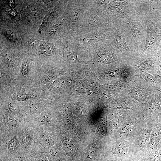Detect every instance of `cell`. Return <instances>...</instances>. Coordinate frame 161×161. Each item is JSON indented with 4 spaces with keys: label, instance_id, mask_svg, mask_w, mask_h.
Listing matches in <instances>:
<instances>
[{
    "label": "cell",
    "instance_id": "1",
    "mask_svg": "<svg viewBox=\"0 0 161 161\" xmlns=\"http://www.w3.org/2000/svg\"><path fill=\"white\" fill-rule=\"evenodd\" d=\"M135 11V0H110L104 17L111 28H124Z\"/></svg>",
    "mask_w": 161,
    "mask_h": 161
},
{
    "label": "cell",
    "instance_id": "2",
    "mask_svg": "<svg viewBox=\"0 0 161 161\" xmlns=\"http://www.w3.org/2000/svg\"><path fill=\"white\" fill-rule=\"evenodd\" d=\"M26 117L25 114L18 110L0 105V145L14 136Z\"/></svg>",
    "mask_w": 161,
    "mask_h": 161
},
{
    "label": "cell",
    "instance_id": "3",
    "mask_svg": "<svg viewBox=\"0 0 161 161\" xmlns=\"http://www.w3.org/2000/svg\"><path fill=\"white\" fill-rule=\"evenodd\" d=\"M147 19L145 16L135 13L124 28L129 27L131 30V37L129 47L132 52L138 53L139 50L144 49L147 34L145 23Z\"/></svg>",
    "mask_w": 161,
    "mask_h": 161
},
{
    "label": "cell",
    "instance_id": "4",
    "mask_svg": "<svg viewBox=\"0 0 161 161\" xmlns=\"http://www.w3.org/2000/svg\"><path fill=\"white\" fill-rule=\"evenodd\" d=\"M115 30L112 28H106L87 33L76 32L69 37L68 39L77 46L89 51L96 44L109 39Z\"/></svg>",
    "mask_w": 161,
    "mask_h": 161
},
{
    "label": "cell",
    "instance_id": "5",
    "mask_svg": "<svg viewBox=\"0 0 161 161\" xmlns=\"http://www.w3.org/2000/svg\"><path fill=\"white\" fill-rule=\"evenodd\" d=\"M89 7V0L67 1L65 13L67 16L68 36L76 33L81 27L85 13Z\"/></svg>",
    "mask_w": 161,
    "mask_h": 161
},
{
    "label": "cell",
    "instance_id": "6",
    "mask_svg": "<svg viewBox=\"0 0 161 161\" xmlns=\"http://www.w3.org/2000/svg\"><path fill=\"white\" fill-rule=\"evenodd\" d=\"M106 28L111 27L104 18V15L99 13L89 6L85 13L82 25L76 32L87 33Z\"/></svg>",
    "mask_w": 161,
    "mask_h": 161
},
{
    "label": "cell",
    "instance_id": "7",
    "mask_svg": "<svg viewBox=\"0 0 161 161\" xmlns=\"http://www.w3.org/2000/svg\"><path fill=\"white\" fill-rule=\"evenodd\" d=\"M116 50L106 41L96 44L89 50L93 63L105 64L118 61Z\"/></svg>",
    "mask_w": 161,
    "mask_h": 161
},
{
    "label": "cell",
    "instance_id": "8",
    "mask_svg": "<svg viewBox=\"0 0 161 161\" xmlns=\"http://www.w3.org/2000/svg\"><path fill=\"white\" fill-rule=\"evenodd\" d=\"M145 23L147 28L146 41L145 47L140 56L145 53L148 55L154 52L161 41V26L149 18L146 19Z\"/></svg>",
    "mask_w": 161,
    "mask_h": 161
},
{
    "label": "cell",
    "instance_id": "9",
    "mask_svg": "<svg viewBox=\"0 0 161 161\" xmlns=\"http://www.w3.org/2000/svg\"><path fill=\"white\" fill-rule=\"evenodd\" d=\"M16 135L21 151L24 153L31 148L34 140V127L26 118L21 123Z\"/></svg>",
    "mask_w": 161,
    "mask_h": 161
},
{
    "label": "cell",
    "instance_id": "10",
    "mask_svg": "<svg viewBox=\"0 0 161 161\" xmlns=\"http://www.w3.org/2000/svg\"><path fill=\"white\" fill-rule=\"evenodd\" d=\"M34 127V140L47 149L53 146L58 140L53 126H42Z\"/></svg>",
    "mask_w": 161,
    "mask_h": 161
},
{
    "label": "cell",
    "instance_id": "11",
    "mask_svg": "<svg viewBox=\"0 0 161 161\" xmlns=\"http://www.w3.org/2000/svg\"><path fill=\"white\" fill-rule=\"evenodd\" d=\"M106 41L115 49L119 50L123 54L131 57H134L133 52L126 43L124 28L116 29Z\"/></svg>",
    "mask_w": 161,
    "mask_h": 161
},
{
    "label": "cell",
    "instance_id": "12",
    "mask_svg": "<svg viewBox=\"0 0 161 161\" xmlns=\"http://www.w3.org/2000/svg\"><path fill=\"white\" fill-rule=\"evenodd\" d=\"M24 154L27 161H49L46 149L35 140L30 149Z\"/></svg>",
    "mask_w": 161,
    "mask_h": 161
},
{
    "label": "cell",
    "instance_id": "13",
    "mask_svg": "<svg viewBox=\"0 0 161 161\" xmlns=\"http://www.w3.org/2000/svg\"><path fill=\"white\" fill-rule=\"evenodd\" d=\"M49 103L47 100H31L26 103L27 115L29 119L38 116L42 112L49 109Z\"/></svg>",
    "mask_w": 161,
    "mask_h": 161
},
{
    "label": "cell",
    "instance_id": "14",
    "mask_svg": "<svg viewBox=\"0 0 161 161\" xmlns=\"http://www.w3.org/2000/svg\"><path fill=\"white\" fill-rule=\"evenodd\" d=\"M28 119L34 127L42 126H54L55 120L51 111L48 109L36 117Z\"/></svg>",
    "mask_w": 161,
    "mask_h": 161
},
{
    "label": "cell",
    "instance_id": "15",
    "mask_svg": "<svg viewBox=\"0 0 161 161\" xmlns=\"http://www.w3.org/2000/svg\"><path fill=\"white\" fill-rule=\"evenodd\" d=\"M148 55V59L141 63L138 66L140 70H151L155 73H158L160 70L161 65L159 58L155 52Z\"/></svg>",
    "mask_w": 161,
    "mask_h": 161
},
{
    "label": "cell",
    "instance_id": "16",
    "mask_svg": "<svg viewBox=\"0 0 161 161\" xmlns=\"http://www.w3.org/2000/svg\"><path fill=\"white\" fill-rule=\"evenodd\" d=\"M46 149L49 161H68L59 145L53 146Z\"/></svg>",
    "mask_w": 161,
    "mask_h": 161
},
{
    "label": "cell",
    "instance_id": "17",
    "mask_svg": "<svg viewBox=\"0 0 161 161\" xmlns=\"http://www.w3.org/2000/svg\"><path fill=\"white\" fill-rule=\"evenodd\" d=\"M150 19L161 26V0H151Z\"/></svg>",
    "mask_w": 161,
    "mask_h": 161
},
{
    "label": "cell",
    "instance_id": "18",
    "mask_svg": "<svg viewBox=\"0 0 161 161\" xmlns=\"http://www.w3.org/2000/svg\"><path fill=\"white\" fill-rule=\"evenodd\" d=\"M35 45L44 54H53L58 52V49L52 43L37 40L35 41Z\"/></svg>",
    "mask_w": 161,
    "mask_h": 161
},
{
    "label": "cell",
    "instance_id": "19",
    "mask_svg": "<svg viewBox=\"0 0 161 161\" xmlns=\"http://www.w3.org/2000/svg\"><path fill=\"white\" fill-rule=\"evenodd\" d=\"M5 143L7 145V152L8 156L19 152L22 151L21 150L19 142L17 137L16 134Z\"/></svg>",
    "mask_w": 161,
    "mask_h": 161
},
{
    "label": "cell",
    "instance_id": "20",
    "mask_svg": "<svg viewBox=\"0 0 161 161\" xmlns=\"http://www.w3.org/2000/svg\"><path fill=\"white\" fill-rule=\"evenodd\" d=\"M110 0H89L90 7L98 13L104 15Z\"/></svg>",
    "mask_w": 161,
    "mask_h": 161
},
{
    "label": "cell",
    "instance_id": "21",
    "mask_svg": "<svg viewBox=\"0 0 161 161\" xmlns=\"http://www.w3.org/2000/svg\"><path fill=\"white\" fill-rule=\"evenodd\" d=\"M141 75L148 81L154 88L159 89L161 86V77L159 75L153 76L146 72H141Z\"/></svg>",
    "mask_w": 161,
    "mask_h": 161
},
{
    "label": "cell",
    "instance_id": "22",
    "mask_svg": "<svg viewBox=\"0 0 161 161\" xmlns=\"http://www.w3.org/2000/svg\"><path fill=\"white\" fill-rule=\"evenodd\" d=\"M9 161H27L24 153L20 151L8 156Z\"/></svg>",
    "mask_w": 161,
    "mask_h": 161
},
{
    "label": "cell",
    "instance_id": "23",
    "mask_svg": "<svg viewBox=\"0 0 161 161\" xmlns=\"http://www.w3.org/2000/svg\"><path fill=\"white\" fill-rule=\"evenodd\" d=\"M0 161H9L7 144L5 143L0 145Z\"/></svg>",
    "mask_w": 161,
    "mask_h": 161
},
{
    "label": "cell",
    "instance_id": "24",
    "mask_svg": "<svg viewBox=\"0 0 161 161\" xmlns=\"http://www.w3.org/2000/svg\"><path fill=\"white\" fill-rule=\"evenodd\" d=\"M27 94L25 93L16 92L13 94V98L18 101L22 102L28 99Z\"/></svg>",
    "mask_w": 161,
    "mask_h": 161
},
{
    "label": "cell",
    "instance_id": "25",
    "mask_svg": "<svg viewBox=\"0 0 161 161\" xmlns=\"http://www.w3.org/2000/svg\"><path fill=\"white\" fill-rule=\"evenodd\" d=\"M152 140L155 142H158L161 140V132L158 127L155 128L152 134Z\"/></svg>",
    "mask_w": 161,
    "mask_h": 161
},
{
    "label": "cell",
    "instance_id": "26",
    "mask_svg": "<svg viewBox=\"0 0 161 161\" xmlns=\"http://www.w3.org/2000/svg\"><path fill=\"white\" fill-rule=\"evenodd\" d=\"M29 67L27 61H24L22 63L21 74L23 77H26L28 75L29 72Z\"/></svg>",
    "mask_w": 161,
    "mask_h": 161
},
{
    "label": "cell",
    "instance_id": "27",
    "mask_svg": "<svg viewBox=\"0 0 161 161\" xmlns=\"http://www.w3.org/2000/svg\"><path fill=\"white\" fill-rule=\"evenodd\" d=\"M133 125L130 123H127L123 124L120 130V132L122 134H126L130 131L132 129Z\"/></svg>",
    "mask_w": 161,
    "mask_h": 161
},
{
    "label": "cell",
    "instance_id": "28",
    "mask_svg": "<svg viewBox=\"0 0 161 161\" xmlns=\"http://www.w3.org/2000/svg\"><path fill=\"white\" fill-rule=\"evenodd\" d=\"M148 140V138L147 137H142L138 140V145L141 147H144L147 143Z\"/></svg>",
    "mask_w": 161,
    "mask_h": 161
},
{
    "label": "cell",
    "instance_id": "29",
    "mask_svg": "<svg viewBox=\"0 0 161 161\" xmlns=\"http://www.w3.org/2000/svg\"><path fill=\"white\" fill-rule=\"evenodd\" d=\"M6 36L11 41H15L16 39V36L14 32L11 30H7L6 31Z\"/></svg>",
    "mask_w": 161,
    "mask_h": 161
},
{
    "label": "cell",
    "instance_id": "30",
    "mask_svg": "<svg viewBox=\"0 0 161 161\" xmlns=\"http://www.w3.org/2000/svg\"><path fill=\"white\" fill-rule=\"evenodd\" d=\"M150 161H159V157L157 151L155 150L152 154Z\"/></svg>",
    "mask_w": 161,
    "mask_h": 161
},
{
    "label": "cell",
    "instance_id": "31",
    "mask_svg": "<svg viewBox=\"0 0 161 161\" xmlns=\"http://www.w3.org/2000/svg\"><path fill=\"white\" fill-rule=\"evenodd\" d=\"M157 50L160 51L161 52V41H160Z\"/></svg>",
    "mask_w": 161,
    "mask_h": 161
},
{
    "label": "cell",
    "instance_id": "32",
    "mask_svg": "<svg viewBox=\"0 0 161 161\" xmlns=\"http://www.w3.org/2000/svg\"><path fill=\"white\" fill-rule=\"evenodd\" d=\"M159 95L160 97V102L161 105V89H160V90H159Z\"/></svg>",
    "mask_w": 161,
    "mask_h": 161
},
{
    "label": "cell",
    "instance_id": "33",
    "mask_svg": "<svg viewBox=\"0 0 161 161\" xmlns=\"http://www.w3.org/2000/svg\"><path fill=\"white\" fill-rule=\"evenodd\" d=\"M160 155H161V145L160 146Z\"/></svg>",
    "mask_w": 161,
    "mask_h": 161
}]
</instances>
